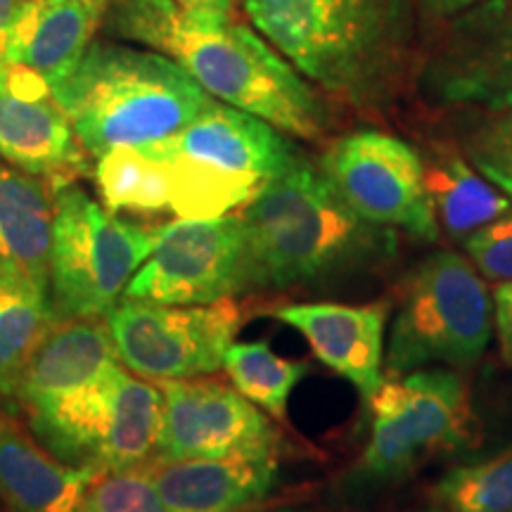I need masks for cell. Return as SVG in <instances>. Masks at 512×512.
<instances>
[{
	"label": "cell",
	"mask_w": 512,
	"mask_h": 512,
	"mask_svg": "<svg viewBox=\"0 0 512 512\" xmlns=\"http://www.w3.org/2000/svg\"><path fill=\"white\" fill-rule=\"evenodd\" d=\"M102 29L181 64L223 105L268 121L290 136L318 140L328 112L304 76L254 27L230 10L176 0H112Z\"/></svg>",
	"instance_id": "cell-1"
},
{
	"label": "cell",
	"mask_w": 512,
	"mask_h": 512,
	"mask_svg": "<svg viewBox=\"0 0 512 512\" xmlns=\"http://www.w3.org/2000/svg\"><path fill=\"white\" fill-rule=\"evenodd\" d=\"M238 219L245 252L242 292L361 273L396 249L392 228L361 219L323 171L299 155L238 209Z\"/></svg>",
	"instance_id": "cell-2"
},
{
	"label": "cell",
	"mask_w": 512,
	"mask_h": 512,
	"mask_svg": "<svg viewBox=\"0 0 512 512\" xmlns=\"http://www.w3.org/2000/svg\"><path fill=\"white\" fill-rule=\"evenodd\" d=\"M252 27L306 79L354 105L392 91L408 0H240Z\"/></svg>",
	"instance_id": "cell-3"
},
{
	"label": "cell",
	"mask_w": 512,
	"mask_h": 512,
	"mask_svg": "<svg viewBox=\"0 0 512 512\" xmlns=\"http://www.w3.org/2000/svg\"><path fill=\"white\" fill-rule=\"evenodd\" d=\"M53 98L95 159L176 136L214 100L171 57L126 41H93Z\"/></svg>",
	"instance_id": "cell-4"
},
{
	"label": "cell",
	"mask_w": 512,
	"mask_h": 512,
	"mask_svg": "<svg viewBox=\"0 0 512 512\" xmlns=\"http://www.w3.org/2000/svg\"><path fill=\"white\" fill-rule=\"evenodd\" d=\"M140 147L164 166L178 219L233 214L297 155L283 131L219 100L176 136Z\"/></svg>",
	"instance_id": "cell-5"
},
{
	"label": "cell",
	"mask_w": 512,
	"mask_h": 512,
	"mask_svg": "<svg viewBox=\"0 0 512 512\" xmlns=\"http://www.w3.org/2000/svg\"><path fill=\"white\" fill-rule=\"evenodd\" d=\"M53 192L48 292L55 318L107 316L152 254L162 226L121 219L74 181Z\"/></svg>",
	"instance_id": "cell-6"
},
{
	"label": "cell",
	"mask_w": 512,
	"mask_h": 512,
	"mask_svg": "<svg viewBox=\"0 0 512 512\" xmlns=\"http://www.w3.org/2000/svg\"><path fill=\"white\" fill-rule=\"evenodd\" d=\"M162 406V389L117 363L98 382L27 415L38 444L57 460L102 475L157 456Z\"/></svg>",
	"instance_id": "cell-7"
},
{
	"label": "cell",
	"mask_w": 512,
	"mask_h": 512,
	"mask_svg": "<svg viewBox=\"0 0 512 512\" xmlns=\"http://www.w3.org/2000/svg\"><path fill=\"white\" fill-rule=\"evenodd\" d=\"M494 332V299L470 261L453 252L415 268L389 337V375L427 366L470 368Z\"/></svg>",
	"instance_id": "cell-8"
},
{
	"label": "cell",
	"mask_w": 512,
	"mask_h": 512,
	"mask_svg": "<svg viewBox=\"0 0 512 512\" xmlns=\"http://www.w3.org/2000/svg\"><path fill=\"white\" fill-rule=\"evenodd\" d=\"M368 403L373 430L356 465L358 486L399 482L432 453L453 451L467 439L470 396L451 370L389 375Z\"/></svg>",
	"instance_id": "cell-9"
},
{
	"label": "cell",
	"mask_w": 512,
	"mask_h": 512,
	"mask_svg": "<svg viewBox=\"0 0 512 512\" xmlns=\"http://www.w3.org/2000/svg\"><path fill=\"white\" fill-rule=\"evenodd\" d=\"M121 366L145 380H192L223 368L240 313L233 299L171 306L119 299L105 316Z\"/></svg>",
	"instance_id": "cell-10"
},
{
	"label": "cell",
	"mask_w": 512,
	"mask_h": 512,
	"mask_svg": "<svg viewBox=\"0 0 512 512\" xmlns=\"http://www.w3.org/2000/svg\"><path fill=\"white\" fill-rule=\"evenodd\" d=\"M320 171L361 219L401 228L418 240H437L425 164L403 140L380 131L349 133L325 150Z\"/></svg>",
	"instance_id": "cell-11"
},
{
	"label": "cell",
	"mask_w": 512,
	"mask_h": 512,
	"mask_svg": "<svg viewBox=\"0 0 512 512\" xmlns=\"http://www.w3.org/2000/svg\"><path fill=\"white\" fill-rule=\"evenodd\" d=\"M245 252L238 214L176 219L128 283L124 297L171 306H207L242 292Z\"/></svg>",
	"instance_id": "cell-12"
},
{
	"label": "cell",
	"mask_w": 512,
	"mask_h": 512,
	"mask_svg": "<svg viewBox=\"0 0 512 512\" xmlns=\"http://www.w3.org/2000/svg\"><path fill=\"white\" fill-rule=\"evenodd\" d=\"M162 432L157 456L228 458L275 456L278 432L259 406L245 399L235 387L216 380H164Z\"/></svg>",
	"instance_id": "cell-13"
},
{
	"label": "cell",
	"mask_w": 512,
	"mask_h": 512,
	"mask_svg": "<svg viewBox=\"0 0 512 512\" xmlns=\"http://www.w3.org/2000/svg\"><path fill=\"white\" fill-rule=\"evenodd\" d=\"M0 159L53 188L86 169L83 147L53 91L24 67L0 83Z\"/></svg>",
	"instance_id": "cell-14"
},
{
	"label": "cell",
	"mask_w": 512,
	"mask_h": 512,
	"mask_svg": "<svg viewBox=\"0 0 512 512\" xmlns=\"http://www.w3.org/2000/svg\"><path fill=\"white\" fill-rule=\"evenodd\" d=\"M271 316L297 330L318 361L354 384L363 399H373L382 384L389 302L285 304Z\"/></svg>",
	"instance_id": "cell-15"
},
{
	"label": "cell",
	"mask_w": 512,
	"mask_h": 512,
	"mask_svg": "<svg viewBox=\"0 0 512 512\" xmlns=\"http://www.w3.org/2000/svg\"><path fill=\"white\" fill-rule=\"evenodd\" d=\"M434 91L446 102L512 112V8L496 3L467 17L437 60Z\"/></svg>",
	"instance_id": "cell-16"
},
{
	"label": "cell",
	"mask_w": 512,
	"mask_h": 512,
	"mask_svg": "<svg viewBox=\"0 0 512 512\" xmlns=\"http://www.w3.org/2000/svg\"><path fill=\"white\" fill-rule=\"evenodd\" d=\"M147 470L169 512H247L278 482L275 456L152 458Z\"/></svg>",
	"instance_id": "cell-17"
},
{
	"label": "cell",
	"mask_w": 512,
	"mask_h": 512,
	"mask_svg": "<svg viewBox=\"0 0 512 512\" xmlns=\"http://www.w3.org/2000/svg\"><path fill=\"white\" fill-rule=\"evenodd\" d=\"M112 0H27L19 17L12 67H24L57 91L79 67Z\"/></svg>",
	"instance_id": "cell-18"
},
{
	"label": "cell",
	"mask_w": 512,
	"mask_h": 512,
	"mask_svg": "<svg viewBox=\"0 0 512 512\" xmlns=\"http://www.w3.org/2000/svg\"><path fill=\"white\" fill-rule=\"evenodd\" d=\"M119 363L105 320L60 318L24 368L15 399L24 411L98 382Z\"/></svg>",
	"instance_id": "cell-19"
},
{
	"label": "cell",
	"mask_w": 512,
	"mask_h": 512,
	"mask_svg": "<svg viewBox=\"0 0 512 512\" xmlns=\"http://www.w3.org/2000/svg\"><path fill=\"white\" fill-rule=\"evenodd\" d=\"M98 475L57 460L0 413V503L8 512H79Z\"/></svg>",
	"instance_id": "cell-20"
},
{
	"label": "cell",
	"mask_w": 512,
	"mask_h": 512,
	"mask_svg": "<svg viewBox=\"0 0 512 512\" xmlns=\"http://www.w3.org/2000/svg\"><path fill=\"white\" fill-rule=\"evenodd\" d=\"M55 192L38 176L0 159V275L50 285Z\"/></svg>",
	"instance_id": "cell-21"
},
{
	"label": "cell",
	"mask_w": 512,
	"mask_h": 512,
	"mask_svg": "<svg viewBox=\"0 0 512 512\" xmlns=\"http://www.w3.org/2000/svg\"><path fill=\"white\" fill-rule=\"evenodd\" d=\"M425 164V185L437 223L451 238H470L512 209L505 192L460 155L437 152Z\"/></svg>",
	"instance_id": "cell-22"
},
{
	"label": "cell",
	"mask_w": 512,
	"mask_h": 512,
	"mask_svg": "<svg viewBox=\"0 0 512 512\" xmlns=\"http://www.w3.org/2000/svg\"><path fill=\"white\" fill-rule=\"evenodd\" d=\"M46 287L0 275V396L15 399L24 368L55 323Z\"/></svg>",
	"instance_id": "cell-23"
},
{
	"label": "cell",
	"mask_w": 512,
	"mask_h": 512,
	"mask_svg": "<svg viewBox=\"0 0 512 512\" xmlns=\"http://www.w3.org/2000/svg\"><path fill=\"white\" fill-rule=\"evenodd\" d=\"M95 183L105 207L136 214L169 211V185L164 166L145 147H117L98 157Z\"/></svg>",
	"instance_id": "cell-24"
},
{
	"label": "cell",
	"mask_w": 512,
	"mask_h": 512,
	"mask_svg": "<svg viewBox=\"0 0 512 512\" xmlns=\"http://www.w3.org/2000/svg\"><path fill=\"white\" fill-rule=\"evenodd\" d=\"M223 368L245 399L278 420L287 415L294 387L306 375L304 363L278 356L266 342H233L223 356Z\"/></svg>",
	"instance_id": "cell-25"
},
{
	"label": "cell",
	"mask_w": 512,
	"mask_h": 512,
	"mask_svg": "<svg viewBox=\"0 0 512 512\" xmlns=\"http://www.w3.org/2000/svg\"><path fill=\"white\" fill-rule=\"evenodd\" d=\"M437 498L448 512H512V446L482 463L446 472Z\"/></svg>",
	"instance_id": "cell-26"
},
{
	"label": "cell",
	"mask_w": 512,
	"mask_h": 512,
	"mask_svg": "<svg viewBox=\"0 0 512 512\" xmlns=\"http://www.w3.org/2000/svg\"><path fill=\"white\" fill-rule=\"evenodd\" d=\"M79 512H169L147 463L102 472L88 486Z\"/></svg>",
	"instance_id": "cell-27"
},
{
	"label": "cell",
	"mask_w": 512,
	"mask_h": 512,
	"mask_svg": "<svg viewBox=\"0 0 512 512\" xmlns=\"http://www.w3.org/2000/svg\"><path fill=\"white\" fill-rule=\"evenodd\" d=\"M467 150L479 174L512 197V112H503L479 128Z\"/></svg>",
	"instance_id": "cell-28"
},
{
	"label": "cell",
	"mask_w": 512,
	"mask_h": 512,
	"mask_svg": "<svg viewBox=\"0 0 512 512\" xmlns=\"http://www.w3.org/2000/svg\"><path fill=\"white\" fill-rule=\"evenodd\" d=\"M465 252L489 280L512 283V216H503L465 238Z\"/></svg>",
	"instance_id": "cell-29"
},
{
	"label": "cell",
	"mask_w": 512,
	"mask_h": 512,
	"mask_svg": "<svg viewBox=\"0 0 512 512\" xmlns=\"http://www.w3.org/2000/svg\"><path fill=\"white\" fill-rule=\"evenodd\" d=\"M27 0H0V83L12 69V43Z\"/></svg>",
	"instance_id": "cell-30"
},
{
	"label": "cell",
	"mask_w": 512,
	"mask_h": 512,
	"mask_svg": "<svg viewBox=\"0 0 512 512\" xmlns=\"http://www.w3.org/2000/svg\"><path fill=\"white\" fill-rule=\"evenodd\" d=\"M496 335L501 342V354L512 366V283H501L494 292Z\"/></svg>",
	"instance_id": "cell-31"
},
{
	"label": "cell",
	"mask_w": 512,
	"mask_h": 512,
	"mask_svg": "<svg viewBox=\"0 0 512 512\" xmlns=\"http://www.w3.org/2000/svg\"><path fill=\"white\" fill-rule=\"evenodd\" d=\"M484 3V0H420V5L434 17H451L458 12H465L475 5Z\"/></svg>",
	"instance_id": "cell-32"
},
{
	"label": "cell",
	"mask_w": 512,
	"mask_h": 512,
	"mask_svg": "<svg viewBox=\"0 0 512 512\" xmlns=\"http://www.w3.org/2000/svg\"><path fill=\"white\" fill-rule=\"evenodd\" d=\"M183 5H197V8H214V10H230L235 0H176Z\"/></svg>",
	"instance_id": "cell-33"
},
{
	"label": "cell",
	"mask_w": 512,
	"mask_h": 512,
	"mask_svg": "<svg viewBox=\"0 0 512 512\" xmlns=\"http://www.w3.org/2000/svg\"><path fill=\"white\" fill-rule=\"evenodd\" d=\"M418 512H448V510L444 508V505H432V508H422Z\"/></svg>",
	"instance_id": "cell-34"
},
{
	"label": "cell",
	"mask_w": 512,
	"mask_h": 512,
	"mask_svg": "<svg viewBox=\"0 0 512 512\" xmlns=\"http://www.w3.org/2000/svg\"><path fill=\"white\" fill-rule=\"evenodd\" d=\"M275 512H309V510H275Z\"/></svg>",
	"instance_id": "cell-35"
},
{
	"label": "cell",
	"mask_w": 512,
	"mask_h": 512,
	"mask_svg": "<svg viewBox=\"0 0 512 512\" xmlns=\"http://www.w3.org/2000/svg\"><path fill=\"white\" fill-rule=\"evenodd\" d=\"M508 200H510V202H512V197H508Z\"/></svg>",
	"instance_id": "cell-36"
}]
</instances>
